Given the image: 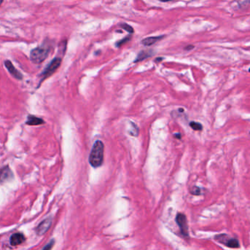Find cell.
Returning <instances> with one entry per match:
<instances>
[{
  "mask_svg": "<svg viewBox=\"0 0 250 250\" xmlns=\"http://www.w3.org/2000/svg\"><path fill=\"white\" fill-rule=\"evenodd\" d=\"M189 126H190L191 129H193V130L194 131H201L202 129V125L201 123H198V122H190L189 123Z\"/></svg>",
  "mask_w": 250,
  "mask_h": 250,
  "instance_id": "13",
  "label": "cell"
},
{
  "mask_svg": "<svg viewBox=\"0 0 250 250\" xmlns=\"http://www.w3.org/2000/svg\"><path fill=\"white\" fill-rule=\"evenodd\" d=\"M24 240L25 238L22 233H15V234L12 235L11 237H10V242L11 245L17 246L22 244L24 241Z\"/></svg>",
  "mask_w": 250,
  "mask_h": 250,
  "instance_id": "9",
  "label": "cell"
},
{
  "mask_svg": "<svg viewBox=\"0 0 250 250\" xmlns=\"http://www.w3.org/2000/svg\"><path fill=\"white\" fill-rule=\"evenodd\" d=\"M164 60V58H162V57H158L156 60H155V62H156V63H159V62L162 61V60Z\"/></svg>",
  "mask_w": 250,
  "mask_h": 250,
  "instance_id": "20",
  "label": "cell"
},
{
  "mask_svg": "<svg viewBox=\"0 0 250 250\" xmlns=\"http://www.w3.org/2000/svg\"><path fill=\"white\" fill-rule=\"evenodd\" d=\"M13 174L11 169L8 166L0 169V183H4L10 181V180L13 179Z\"/></svg>",
  "mask_w": 250,
  "mask_h": 250,
  "instance_id": "6",
  "label": "cell"
},
{
  "mask_svg": "<svg viewBox=\"0 0 250 250\" xmlns=\"http://www.w3.org/2000/svg\"><path fill=\"white\" fill-rule=\"evenodd\" d=\"M103 152L104 145L100 140H97L94 143L89 156V162L92 167L97 168L101 167L103 161Z\"/></svg>",
  "mask_w": 250,
  "mask_h": 250,
  "instance_id": "2",
  "label": "cell"
},
{
  "mask_svg": "<svg viewBox=\"0 0 250 250\" xmlns=\"http://www.w3.org/2000/svg\"><path fill=\"white\" fill-rule=\"evenodd\" d=\"M44 123L45 122L43 119L34 115H29L26 122V124L28 125H40Z\"/></svg>",
  "mask_w": 250,
  "mask_h": 250,
  "instance_id": "10",
  "label": "cell"
},
{
  "mask_svg": "<svg viewBox=\"0 0 250 250\" xmlns=\"http://www.w3.org/2000/svg\"><path fill=\"white\" fill-rule=\"evenodd\" d=\"M130 39H131V36H129V37H125V38H123V39L120 40V41H118V43H116V46H117V47L121 46L122 45H123L124 43H126V42L129 41Z\"/></svg>",
  "mask_w": 250,
  "mask_h": 250,
  "instance_id": "16",
  "label": "cell"
},
{
  "mask_svg": "<svg viewBox=\"0 0 250 250\" xmlns=\"http://www.w3.org/2000/svg\"><path fill=\"white\" fill-rule=\"evenodd\" d=\"M54 244V241L52 240L50 242L48 243V244H47L46 245L44 246V247H43V249L42 250H51L52 249Z\"/></svg>",
  "mask_w": 250,
  "mask_h": 250,
  "instance_id": "17",
  "label": "cell"
},
{
  "mask_svg": "<svg viewBox=\"0 0 250 250\" xmlns=\"http://www.w3.org/2000/svg\"><path fill=\"white\" fill-rule=\"evenodd\" d=\"M194 49V45H187V46L185 47L186 50H188V51L191 50V49Z\"/></svg>",
  "mask_w": 250,
  "mask_h": 250,
  "instance_id": "18",
  "label": "cell"
},
{
  "mask_svg": "<svg viewBox=\"0 0 250 250\" xmlns=\"http://www.w3.org/2000/svg\"><path fill=\"white\" fill-rule=\"evenodd\" d=\"M52 220L51 218L45 219V220H43V222H41L37 228H36V233L38 235H44L49 230V228H50L51 225H52Z\"/></svg>",
  "mask_w": 250,
  "mask_h": 250,
  "instance_id": "7",
  "label": "cell"
},
{
  "mask_svg": "<svg viewBox=\"0 0 250 250\" xmlns=\"http://www.w3.org/2000/svg\"><path fill=\"white\" fill-rule=\"evenodd\" d=\"M120 27L121 28H123V30H125V31H127L129 33H134V29H133V27L130 26L129 24H121L120 25Z\"/></svg>",
  "mask_w": 250,
  "mask_h": 250,
  "instance_id": "14",
  "label": "cell"
},
{
  "mask_svg": "<svg viewBox=\"0 0 250 250\" xmlns=\"http://www.w3.org/2000/svg\"><path fill=\"white\" fill-rule=\"evenodd\" d=\"M52 45L50 41H44L37 48L32 49L30 52V60L34 64L43 63L48 57L49 53L52 50Z\"/></svg>",
  "mask_w": 250,
  "mask_h": 250,
  "instance_id": "1",
  "label": "cell"
},
{
  "mask_svg": "<svg viewBox=\"0 0 250 250\" xmlns=\"http://www.w3.org/2000/svg\"><path fill=\"white\" fill-rule=\"evenodd\" d=\"M2 3H3V2H2V1H0V5H1L2 4Z\"/></svg>",
  "mask_w": 250,
  "mask_h": 250,
  "instance_id": "21",
  "label": "cell"
},
{
  "mask_svg": "<svg viewBox=\"0 0 250 250\" xmlns=\"http://www.w3.org/2000/svg\"><path fill=\"white\" fill-rule=\"evenodd\" d=\"M191 194H192L193 195H200V193H201V190L200 189L197 187H193L191 189Z\"/></svg>",
  "mask_w": 250,
  "mask_h": 250,
  "instance_id": "15",
  "label": "cell"
},
{
  "mask_svg": "<svg viewBox=\"0 0 250 250\" xmlns=\"http://www.w3.org/2000/svg\"><path fill=\"white\" fill-rule=\"evenodd\" d=\"M164 36H152V37L146 38L142 41V43L145 46H150V45L154 44L157 41L163 38Z\"/></svg>",
  "mask_w": 250,
  "mask_h": 250,
  "instance_id": "11",
  "label": "cell"
},
{
  "mask_svg": "<svg viewBox=\"0 0 250 250\" xmlns=\"http://www.w3.org/2000/svg\"><path fill=\"white\" fill-rule=\"evenodd\" d=\"M174 136L176 138H177V139H180L181 138V135H180V134H179V133H177V134H174Z\"/></svg>",
  "mask_w": 250,
  "mask_h": 250,
  "instance_id": "19",
  "label": "cell"
},
{
  "mask_svg": "<svg viewBox=\"0 0 250 250\" xmlns=\"http://www.w3.org/2000/svg\"><path fill=\"white\" fill-rule=\"evenodd\" d=\"M62 63V57L61 56H56L54 59H53L50 63H49V65L45 67V68L43 70V72L42 73L41 76V79L40 80V83L38 85V87H40V85H41V83L44 81L45 79H46L47 78L50 77L52 75L55 73V71L59 68L60 65H61Z\"/></svg>",
  "mask_w": 250,
  "mask_h": 250,
  "instance_id": "3",
  "label": "cell"
},
{
  "mask_svg": "<svg viewBox=\"0 0 250 250\" xmlns=\"http://www.w3.org/2000/svg\"><path fill=\"white\" fill-rule=\"evenodd\" d=\"M176 222L180 228L181 234L185 237L189 236L187 220L185 215L183 214V213H178V215L176 216Z\"/></svg>",
  "mask_w": 250,
  "mask_h": 250,
  "instance_id": "5",
  "label": "cell"
},
{
  "mask_svg": "<svg viewBox=\"0 0 250 250\" xmlns=\"http://www.w3.org/2000/svg\"><path fill=\"white\" fill-rule=\"evenodd\" d=\"M5 65L6 68L8 69L9 73L13 76L14 78L18 80H21L23 78V75L20 71H19L16 68L15 66L13 65V63L10 60H5Z\"/></svg>",
  "mask_w": 250,
  "mask_h": 250,
  "instance_id": "8",
  "label": "cell"
},
{
  "mask_svg": "<svg viewBox=\"0 0 250 250\" xmlns=\"http://www.w3.org/2000/svg\"><path fill=\"white\" fill-rule=\"evenodd\" d=\"M215 239L221 244L227 246L230 248H238L239 242L235 238H230L226 234H219L215 236Z\"/></svg>",
  "mask_w": 250,
  "mask_h": 250,
  "instance_id": "4",
  "label": "cell"
},
{
  "mask_svg": "<svg viewBox=\"0 0 250 250\" xmlns=\"http://www.w3.org/2000/svg\"><path fill=\"white\" fill-rule=\"evenodd\" d=\"M152 52L151 51H142L141 52L139 53V54L136 56V60H135L134 63H136V62H139L142 61V60L146 59V58L149 57V56H152L153 54H150Z\"/></svg>",
  "mask_w": 250,
  "mask_h": 250,
  "instance_id": "12",
  "label": "cell"
}]
</instances>
